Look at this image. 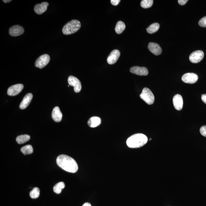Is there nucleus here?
Instances as JSON below:
<instances>
[{"label":"nucleus","mask_w":206,"mask_h":206,"mask_svg":"<svg viewBox=\"0 0 206 206\" xmlns=\"http://www.w3.org/2000/svg\"><path fill=\"white\" fill-rule=\"evenodd\" d=\"M68 87H69V85H68Z\"/></svg>","instance_id":"obj_33"},{"label":"nucleus","mask_w":206,"mask_h":206,"mask_svg":"<svg viewBox=\"0 0 206 206\" xmlns=\"http://www.w3.org/2000/svg\"><path fill=\"white\" fill-rule=\"evenodd\" d=\"M153 0H142L141 2V6L144 9L150 8L153 5Z\"/></svg>","instance_id":"obj_24"},{"label":"nucleus","mask_w":206,"mask_h":206,"mask_svg":"<svg viewBox=\"0 0 206 206\" xmlns=\"http://www.w3.org/2000/svg\"><path fill=\"white\" fill-rule=\"evenodd\" d=\"M30 139V136L27 134H24L17 136L16 138V141L19 144H22L28 141Z\"/></svg>","instance_id":"obj_19"},{"label":"nucleus","mask_w":206,"mask_h":206,"mask_svg":"<svg viewBox=\"0 0 206 206\" xmlns=\"http://www.w3.org/2000/svg\"><path fill=\"white\" fill-rule=\"evenodd\" d=\"M63 115L59 107H56L53 108L52 113L53 119L57 122H59L62 120Z\"/></svg>","instance_id":"obj_16"},{"label":"nucleus","mask_w":206,"mask_h":206,"mask_svg":"<svg viewBox=\"0 0 206 206\" xmlns=\"http://www.w3.org/2000/svg\"><path fill=\"white\" fill-rule=\"evenodd\" d=\"M130 71L132 74L139 76H147L149 74V71L146 68L138 66L131 68Z\"/></svg>","instance_id":"obj_10"},{"label":"nucleus","mask_w":206,"mask_h":206,"mask_svg":"<svg viewBox=\"0 0 206 206\" xmlns=\"http://www.w3.org/2000/svg\"><path fill=\"white\" fill-rule=\"evenodd\" d=\"M21 151L25 155L31 154L33 153V149L32 145H27L22 147L21 149Z\"/></svg>","instance_id":"obj_23"},{"label":"nucleus","mask_w":206,"mask_h":206,"mask_svg":"<svg viewBox=\"0 0 206 206\" xmlns=\"http://www.w3.org/2000/svg\"><path fill=\"white\" fill-rule=\"evenodd\" d=\"M141 98L149 105H152L155 101V97L151 91L145 87L140 95Z\"/></svg>","instance_id":"obj_4"},{"label":"nucleus","mask_w":206,"mask_h":206,"mask_svg":"<svg viewBox=\"0 0 206 206\" xmlns=\"http://www.w3.org/2000/svg\"><path fill=\"white\" fill-rule=\"evenodd\" d=\"M126 28V26L124 22L120 21L117 22L115 28L116 33L120 34L122 33Z\"/></svg>","instance_id":"obj_20"},{"label":"nucleus","mask_w":206,"mask_h":206,"mask_svg":"<svg viewBox=\"0 0 206 206\" xmlns=\"http://www.w3.org/2000/svg\"><path fill=\"white\" fill-rule=\"evenodd\" d=\"M198 76L194 73H187L185 74L182 77V80L186 83L194 84L197 82Z\"/></svg>","instance_id":"obj_8"},{"label":"nucleus","mask_w":206,"mask_h":206,"mask_svg":"<svg viewBox=\"0 0 206 206\" xmlns=\"http://www.w3.org/2000/svg\"><path fill=\"white\" fill-rule=\"evenodd\" d=\"M50 61V57L49 55L45 54L42 55L36 60L35 63L36 67L43 69L48 64Z\"/></svg>","instance_id":"obj_5"},{"label":"nucleus","mask_w":206,"mask_h":206,"mask_svg":"<svg viewBox=\"0 0 206 206\" xmlns=\"http://www.w3.org/2000/svg\"><path fill=\"white\" fill-rule=\"evenodd\" d=\"M48 5V3L47 2H43L41 4H37L34 8V11L37 14H43L47 11Z\"/></svg>","instance_id":"obj_17"},{"label":"nucleus","mask_w":206,"mask_h":206,"mask_svg":"<svg viewBox=\"0 0 206 206\" xmlns=\"http://www.w3.org/2000/svg\"><path fill=\"white\" fill-rule=\"evenodd\" d=\"M11 1H11V0H9H9H8V1H7V0H5V1H4V0H3V1L4 2V3H9V2H11Z\"/></svg>","instance_id":"obj_32"},{"label":"nucleus","mask_w":206,"mask_h":206,"mask_svg":"<svg viewBox=\"0 0 206 206\" xmlns=\"http://www.w3.org/2000/svg\"><path fill=\"white\" fill-rule=\"evenodd\" d=\"M199 25L201 27H206V16L200 19L199 22Z\"/></svg>","instance_id":"obj_26"},{"label":"nucleus","mask_w":206,"mask_h":206,"mask_svg":"<svg viewBox=\"0 0 206 206\" xmlns=\"http://www.w3.org/2000/svg\"><path fill=\"white\" fill-rule=\"evenodd\" d=\"M121 1L120 0H111V3L113 6H117L120 2Z\"/></svg>","instance_id":"obj_28"},{"label":"nucleus","mask_w":206,"mask_h":206,"mask_svg":"<svg viewBox=\"0 0 206 206\" xmlns=\"http://www.w3.org/2000/svg\"><path fill=\"white\" fill-rule=\"evenodd\" d=\"M56 162L60 167L68 172L75 173L78 170V166L77 162L69 156L60 155L57 158Z\"/></svg>","instance_id":"obj_1"},{"label":"nucleus","mask_w":206,"mask_h":206,"mask_svg":"<svg viewBox=\"0 0 206 206\" xmlns=\"http://www.w3.org/2000/svg\"><path fill=\"white\" fill-rule=\"evenodd\" d=\"M204 56V52L202 51H196L193 52L190 55L189 60L191 62L196 64L202 61Z\"/></svg>","instance_id":"obj_7"},{"label":"nucleus","mask_w":206,"mask_h":206,"mask_svg":"<svg viewBox=\"0 0 206 206\" xmlns=\"http://www.w3.org/2000/svg\"><path fill=\"white\" fill-rule=\"evenodd\" d=\"M82 206H92L91 204L89 203L86 202L84 203Z\"/></svg>","instance_id":"obj_31"},{"label":"nucleus","mask_w":206,"mask_h":206,"mask_svg":"<svg viewBox=\"0 0 206 206\" xmlns=\"http://www.w3.org/2000/svg\"><path fill=\"white\" fill-rule=\"evenodd\" d=\"M173 105L175 109L177 110H181L183 106V100L182 97L179 95H174L173 98Z\"/></svg>","instance_id":"obj_13"},{"label":"nucleus","mask_w":206,"mask_h":206,"mask_svg":"<svg viewBox=\"0 0 206 206\" xmlns=\"http://www.w3.org/2000/svg\"><path fill=\"white\" fill-rule=\"evenodd\" d=\"M201 98H202V101L204 103L206 104V94L202 95V97H201Z\"/></svg>","instance_id":"obj_30"},{"label":"nucleus","mask_w":206,"mask_h":206,"mask_svg":"<svg viewBox=\"0 0 206 206\" xmlns=\"http://www.w3.org/2000/svg\"><path fill=\"white\" fill-rule=\"evenodd\" d=\"M188 0H178V2L181 5H184L188 2Z\"/></svg>","instance_id":"obj_29"},{"label":"nucleus","mask_w":206,"mask_h":206,"mask_svg":"<svg viewBox=\"0 0 206 206\" xmlns=\"http://www.w3.org/2000/svg\"><path fill=\"white\" fill-rule=\"evenodd\" d=\"M24 29L22 26L16 25L12 26L10 28L9 33L12 36H18L24 33Z\"/></svg>","instance_id":"obj_11"},{"label":"nucleus","mask_w":206,"mask_h":206,"mask_svg":"<svg viewBox=\"0 0 206 206\" xmlns=\"http://www.w3.org/2000/svg\"><path fill=\"white\" fill-rule=\"evenodd\" d=\"M120 56V53L119 50H113L107 58V61L109 64H114L117 61Z\"/></svg>","instance_id":"obj_12"},{"label":"nucleus","mask_w":206,"mask_h":206,"mask_svg":"<svg viewBox=\"0 0 206 206\" xmlns=\"http://www.w3.org/2000/svg\"><path fill=\"white\" fill-rule=\"evenodd\" d=\"M149 51L156 56H158L162 53V48L159 45L154 43H149L148 46Z\"/></svg>","instance_id":"obj_14"},{"label":"nucleus","mask_w":206,"mask_h":206,"mask_svg":"<svg viewBox=\"0 0 206 206\" xmlns=\"http://www.w3.org/2000/svg\"><path fill=\"white\" fill-rule=\"evenodd\" d=\"M101 120L99 117L97 116H93L89 119L87 124L91 128H95L99 126L101 124Z\"/></svg>","instance_id":"obj_18"},{"label":"nucleus","mask_w":206,"mask_h":206,"mask_svg":"<svg viewBox=\"0 0 206 206\" xmlns=\"http://www.w3.org/2000/svg\"><path fill=\"white\" fill-rule=\"evenodd\" d=\"M33 97V95L31 93H28L24 97L23 99L21 102L19 108L23 110L27 108V106L30 104Z\"/></svg>","instance_id":"obj_15"},{"label":"nucleus","mask_w":206,"mask_h":206,"mask_svg":"<svg viewBox=\"0 0 206 206\" xmlns=\"http://www.w3.org/2000/svg\"><path fill=\"white\" fill-rule=\"evenodd\" d=\"M148 141V138L144 134L138 133L131 136L127 139L126 144L131 148H138L143 146Z\"/></svg>","instance_id":"obj_2"},{"label":"nucleus","mask_w":206,"mask_h":206,"mask_svg":"<svg viewBox=\"0 0 206 206\" xmlns=\"http://www.w3.org/2000/svg\"><path fill=\"white\" fill-rule=\"evenodd\" d=\"M200 134L203 136L206 137V126H204L201 127L200 129Z\"/></svg>","instance_id":"obj_27"},{"label":"nucleus","mask_w":206,"mask_h":206,"mask_svg":"<svg viewBox=\"0 0 206 206\" xmlns=\"http://www.w3.org/2000/svg\"><path fill=\"white\" fill-rule=\"evenodd\" d=\"M160 28V25L158 23H154L149 26L147 28V31L149 34H153L158 31Z\"/></svg>","instance_id":"obj_21"},{"label":"nucleus","mask_w":206,"mask_h":206,"mask_svg":"<svg viewBox=\"0 0 206 206\" xmlns=\"http://www.w3.org/2000/svg\"><path fill=\"white\" fill-rule=\"evenodd\" d=\"M81 24L79 21L74 19L68 22L62 29V32L65 35H69L77 32L80 28Z\"/></svg>","instance_id":"obj_3"},{"label":"nucleus","mask_w":206,"mask_h":206,"mask_svg":"<svg viewBox=\"0 0 206 206\" xmlns=\"http://www.w3.org/2000/svg\"><path fill=\"white\" fill-rule=\"evenodd\" d=\"M65 187V184L63 182L58 183L55 185L53 187V191L54 192L57 194L61 193V190Z\"/></svg>","instance_id":"obj_22"},{"label":"nucleus","mask_w":206,"mask_h":206,"mask_svg":"<svg viewBox=\"0 0 206 206\" xmlns=\"http://www.w3.org/2000/svg\"><path fill=\"white\" fill-rule=\"evenodd\" d=\"M40 190L38 187H36L34 188L30 194V197L33 199L38 198L40 196Z\"/></svg>","instance_id":"obj_25"},{"label":"nucleus","mask_w":206,"mask_h":206,"mask_svg":"<svg viewBox=\"0 0 206 206\" xmlns=\"http://www.w3.org/2000/svg\"><path fill=\"white\" fill-rule=\"evenodd\" d=\"M23 84H16L11 86L7 90L8 95L10 96H15L19 95L23 90Z\"/></svg>","instance_id":"obj_9"},{"label":"nucleus","mask_w":206,"mask_h":206,"mask_svg":"<svg viewBox=\"0 0 206 206\" xmlns=\"http://www.w3.org/2000/svg\"><path fill=\"white\" fill-rule=\"evenodd\" d=\"M68 82L69 85L74 87V92L76 93L80 91L82 88V84L77 78L72 76H69L68 78Z\"/></svg>","instance_id":"obj_6"}]
</instances>
